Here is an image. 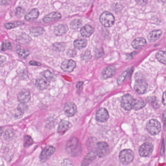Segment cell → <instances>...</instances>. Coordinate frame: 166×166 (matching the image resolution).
Here are the masks:
<instances>
[{
	"instance_id": "36",
	"label": "cell",
	"mask_w": 166,
	"mask_h": 166,
	"mask_svg": "<svg viewBox=\"0 0 166 166\" xmlns=\"http://www.w3.org/2000/svg\"><path fill=\"white\" fill-rule=\"evenodd\" d=\"M53 46H54V48L55 49V50L61 51L65 50L66 45L64 43H56L54 44Z\"/></svg>"
},
{
	"instance_id": "41",
	"label": "cell",
	"mask_w": 166,
	"mask_h": 166,
	"mask_svg": "<svg viewBox=\"0 0 166 166\" xmlns=\"http://www.w3.org/2000/svg\"><path fill=\"white\" fill-rule=\"evenodd\" d=\"M17 109L23 113L24 111H26L27 109V106L25 105V104H24V103H21L19 105Z\"/></svg>"
},
{
	"instance_id": "48",
	"label": "cell",
	"mask_w": 166,
	"mask_h": 166,
	"mask_svg": "<svg viewBox=\"0 0 166 166\" xmlns=\"http://www.w3.org/2000/svg\"><path fill=\"white\" fill-rule=\"evenodd\" d=\"M30 65H33V66H40L41 64L38 62L34 61H31L29 62Z\"/></svg>"
},
{
	"instance_id": "25",
	"label": "cell",
	"mask_w": 166,
	"mask_h": 166,
	"mask_svg": "<svg viewBox=\"0 0 166 166\" xmlns=\"http://www.w3.org/2000/svg\"><path fill=\"white\" fill-rule=\"evenodd\" d=\"M87 40L85 39H80L74 41V46L77 49H82L87 46Z\"/></svg>"
},
{
	"instance_id": "6",
	"label": "cell",
	"mask_w": 166,
	"mask_h": 166,
	"mask_svg": "<svg viewBox=\"0 0 166 166\" xmlns=\"http://www.w3.org/2000/svg\"><path fill=\"white\" fill-rule=\"evenodd\" d=\"M134 99L130 95H125L121 99V107L125 110L130 111L133 109Z\"/></svg>"
},
{
	"instance_id": "23",
	"label": "cell",
	"mask_w": 166,
	"mask_h": 166,
	"mask_svg": "<svg viewBox=\"0 0 166 166\" xmlns=\"http://www.w3.org/2000/svg\"><path fill=\"white\" fill-rule=\"evenodd\" d=\"M49 83L47 80L44 79L43 78H39L36 80V87L40 90H44L46 89L49 86Z\"/></svg>"
},
{
	"instance_id": "51",
	"label": "cell",
	"mask_w": 166,
	"mask_h": 166,
	"mask_svg": "<svg viewBox=\"0 0 166 166\" xmlns=\"http://www.w3.org/2000/svg\"><path fill=\"white\" fill-rule=\"evenodd\" d=\"M3 133V129L2 128L0 127V136H1L2 135V134Z\"/></svg>"
},
{
	"instance_id": "5",
	"label": "cell",
	"mask_w": 166,
	"mask_h": 166,
	"mask_svg": "<svg viewBox=\"0 0 166 166\" xmlns=\"http://www.w3.org/2000/svg\"><path fill=\"white\" fill-rule=\"evenodd\" d=\"M154 146L152 143L146 142L142 144L139 149V154L142 157H148L152 154Z\"/></svg>"
},
{
	"instance_id": "8",
	"label": "cell",
	"mask_w": 166,
	"mask_h": 166,
	"mask_svg": "<svg viewBox=\"0 0 166 166\" xmlns=\"http://www.w3.org/2000/svg\"><path fill=\"white\" fill-rule=\"evenodd\" d=\"M109 149L107 143L100 142L97 144V154L99 157L102 158L107 156L109 153Z\"/></svg>"
},
{
	"instance_id": "30",
	"label": "cell",
	"mask_w": 166,
	"mask_h": 166,
	"mask_svg": "<svg viewBox=\"0 0 166 166\" xmlns=\"http://www.w3.org/2000/svg\"><path fill=\"white\" fill-rule=\"evenodd\" d=\"M43 29L41 27L33 28L30 30V34L33 36H37L43 34Z\"/></svg>"
},
{
	"instance_id": "38",
	"label": "cell",
	"mask_w": 166,
	"mask_h": 166,
	"mask_svg": "<svg viewBox=\"0 0 166 166\" xmlns=\"http://www.w3.org/2000/svg\"><path fill=\"white\" fill-rule=\"evenodd\" d=\"M13 136L14 133L12 130H9V129L6 130L5 134H4V138H5V140H10Z\"/></svg>"
},
{
	"instance_id": "20",
	"label": "cell",
	"mask_w": 166,
	"mask_h": 166,
	"mask_svg": "<svg viewBox=\"0 0 166 166\" xmlns=\"http://www.w3.org/2000/svg\"><path fill=\"white\" fill-rule=\"evenodd\" d=\"M162 31L160 30H155L150 32L148 35V39L150 42H155L160 38L161 36Z\"/></svg>"
},
{
	"instance_id": "42",
	"label": "cell",
	"mask_w": 166,
	"mask_h": 166,
	"mask_svg": "<svg viewBox=\"0 0 166 166\" xmlns=\"http://www.w3.org/2000/svg\"><path fill=\"white\" fill-rule=\"evenodd\" d=\"M62 166H74V165L69 159H65L62 163Z\"/></svg>"
},
{
	"instance_id": "39",
	"label": "cell",
	"mask_w": 166,
	"mask_h": 166,
	"mask_svg": "<svg viewBox=\"0 0 166 166\" xmlns=\"http://www.w3.org/2000/svg\"><path fill=\"white\" fill-rule=\"evenodd\" d=\"M127 73V71H126V72L122 73L121 75L118 77V79H117V82H118V84H121L124 81L126 77Z\"/></svg>"
},
{
	"instance_id": "24",
	"label": "cell",
	"mask_w": 166,
	"mask_h": 166,
	"mask_svg": "<svg viewBox=\"0 0 166 166\" xmlns=\"http://www.w3.org/2000/svg\"><path fill=\"white\" fill-rule=\"evenodd\" d=\"M17 41L18 43L21 44H28L30 43L31 39L30 36L26 34H22L17 38Z\"/></svg>"
},
{
	"instance_id": "15",
	"label": "cell",
	"mask_w": 166,
	"mask_h": 166,
	"mask_svg": "<svg viewBox=\"0 0 166 166\" xmlns=\"http://www.w3.org/2000/svg\"><path fill=\"white\" fill-rule=\"evenodd\" d=\"M97 153L94 151H90L88 154H87L84 159L82 162V166H88L90 163H92L95 159H96Z\"/></svg>"
},
{
	"instance_id": "46",
	"label": "cell",
	"mask_w": 166,
	"mask_h": 166,
	"mask_svg": "<svg viewBox=\"0 0 166 166\" xmlns=\"http://www.w3.org/2000/svg\"><path fill=\"white\" fill-rule=\"evenodd\" d=\"M96 56L97 58H100L103 55V50H98L96 51Z\"/></svg>"
},
{
	"instance_id": "28",
	"label": "cell",
	"mask_w": 166,
	"mask_h": 166,
	"mask_svg": "<svg viewBox=\"0 0 166 166\" xmlns=\"http://www.w3.org/2000/svg\"><path fill=\"white\" fill-rule=\"evenodd\" d=\"M145 105H146V103L143 101L141 100L134 99L133 109L135 110H140V109L144 107Z\"/></svg>"
},
{
	"instance_id": "18",
	"label": "cell",
	"mask_w": 166,
	"mask_h": 166,
	"mask_svg": "<svg viewBox=\"0 0 166 166\" xmlns=\"http://www.w3.org/2000/svg\"><path fill=\"white\" fill-rule=\"evenodd\" d=\"M94 31V29L92 27L89 25H86L81 29L80 33L83 37L88 38L92 34Z\"/></svg>"
},
{
	"instance_id": "4",
	"label": "cell",
	"mask_w": 166,
	"mask_h": 166,
	"mask_svg": "<svg viewBox=\"0 0 166 166\" xmlns=\"http://www.w3.org/2000/svg\"><path fill=\"white\" fill-rule=\"evenodd\" d=\"M100 21L104 26L110 27L114 24L115 17L110 12L106 11L103 12L100 16Z\"/></svg>"
},
{
	"instance_id": "26",
	"label": "cell",
	"mask_w": 166,
	"mask_h": 166,
	"mask_svg": "<svg viewBox=\"0 0 166 166\" xmlns=\"http://www.w3.org/2000/svg\"><path fill=\"white\" fill-rule=\"evenodd\" d=\"M156 58L160 62L166 65V51H160L157 52Z\"/></svg>"
},
{
	"instance_id": "13",
	"label": "cell",
	"mask_w": 166,
	"mask_h": 166,
	"mask_svg": "<svg viewBox=\"0 0 166 166\" xmlns=\"http://www.w3.org/2000/svg\"><path fill=\"white\" fill-rule=\"evenodd\" d=\"M116 73V68L113 66H107L105 68L102 73V76L103 79L112 77Z\"/></svg>"
},
{
	"instance_id": "47",
	"label": "cell",
	"mask_w": 166,
	"mask_h": 166,
	"mask_svg": "<svg viewBox=\"0 0 166 166\" xmlns=\"http://www.w3.org/2000/svg\"><path fill=\"white\" fill-rule=\"evenodd\" d=\"M84 84V83L83 82H79L77 83V85H76V88L78 89V90H80L81 88H82L83 85Z\"/></svg>"
},
{
	"instance_id": "22",
	"label": "cell",
	"mask_w": 166,
	"mask_h": 166,
	"mask_svg": "<svg viewBox=\"0 0 166 166\" xmlns=\"http://www.w3.org/2000/svg\"><path fill=\"white\" fill-rule=\"evenodd\" d=\"M70 126V123L66 120H62L60 122L58 127V133L60 134H63L67 131Z\"/></svg>"
},
{
	"instance_id": "17",
	"label": "cell",
	"mask_w": 166,
	"mask_h": 166,
	"mask_svg": "<svg viewBox=\"0 0 166 166\" xmlns=\"http://www.w3.org/2000/svg\"><path fill=\"white\" fill-rule=\"evenodd\" d=\"M40 15L39 10L36 8L32 9L26 14L24 19L27 21H32L33 20L37 19Z\"/></svg>"
},
{
	"instance_id": "27",
	"label": "cell",
	"mask_w": 166,
	"mask_h": 166,
	"mask_svg": "<svg viewBox=\"0 0 166 166\" xmlns=\"http://www.w3.org/2000/svg\"><path fill=\"white\" fill-rule=\"evenodd\" d=\"M43 74H44L45 79L48 82H52L55 81L56 80V75L49 70H47L44 71Z\"/></svg>"
},
{
	"instance_id": "40",
	"label": "cell",
	"mask_w": 166,
	"mask_h": 166,
	"mask_svg": "<svg viewBox=\"0 0 166 166\" xmlns=\"http://www.w3.org/2000/svg\"><path fill=\"white\" fill-rule=\"evenodd\" d=\"M11 49H12V46L9 41H6L2 43V51H5L7 50Z\"/></svg>"
},
{
	"instance_id": "12",
	"label": "cell",
	"mask_w": 166,
	"mask_h": 166,
	"mask_svg": "<svg viewBox=\"0 0 166 166\" xmlns=\"http://www.w3.org/2000/svg\"><path fill=\"white\" fill-rule=\"evenodd\" d=\"M64 111L68 117H72L76 114L77 112V107L76 105L73 102H67L64 107Z\"/></svg>"
},
{
	"instance_id": "1",
	"label": "cell",
	"mask_w": 166,
	"mask_h": 166,
	"mask_svg": "<svg viewBox=\"0 0 166 166\" xmlns=\"http://www.w3.org/2000/svg\"><path fill=\"white\" fill-rule=\"evenodd\" d=\"M66 151L70 156H77L80 154L82 148L78 139L75 137L70 139L68 141L66 146Z\"/></svg>"
},
{
	"instance_id": "35",
	"label": "cell",
	"mask_w": 166,
	"mask_h": 166,
	"mask_svg": "<svg viewBox=\"0 0 166 166\" xmlns=\"http://www.w3.org/2000/svg\"><path fill=\"white\" fill-rule=\"evenodd\" d=\"M25 9L21 7H18L16 8L15 11V15L17 17L20 18L24 15Z\"/></svg>"
},
{
	"instance_id": "32",
	"label": "cell",
	"mask_w": 166,
	"mask_h": 166,
	"mask_svg": "<svg viewBox=\"0 0 166 166\" xmlns=\"http://www.w3.org/2000/svg\"><path fill=\"white\" fill-rule=\"evenodd\" d=\"M81 20L75 19L72 21L70 23V27L73 29H76L81 26L82 25Z\"/></svg>"
},
{
	"instance_id": "50",
	"label": "cell",
	"mask_w": 166,
	"mask_h": 166,
	"mask_svg": "<svg viewBox=\"0 0 166 166\" xmlns=\"http://www.w3.org/2000/svg\"><path fill=\"white\" fill-rule=\"evenodd\" d=\"M163 120L164 121L166 122V110H165L163 113Z\"/></svg>"
},
{
	"instance_id": "19",
	"label": "cell",
	"mask_w": 166,
	"mask_h": 166,
	"mask_svg": "<svg viewBox=\"0 0 166 166\" xmlns=\"http://www.w3.org/2000/svg\"><path fill=\"white\" fill-rule=\"evenodd\" d=\"M68 30V26L66 24H60L55 27L54 33L57 36H61L65 34Z\"/></svg>"
},
{
	"instance_id": "44",
	"label": "cell",
	"mask_w": 166,
	"mask_h": 166,
	"mask_svg": "<svg viewBox=\"0 0 166 166\" xmlns=\"http://www.w3.org/2000/svg\"><path fill=\"white\" fill-rule=\"evenodd\" d=\"M12 0H0V5L6 6L9 5Z\"/></svg>"
},
{
	"instance_id": "52",
	"label": "cell",
	"mask_w": 166,
	"mask_h": 166,
	"mask_svg": "<svg viewBox=\"0 0 166 166\" xmlns=\"http://www.w3.org/2000/svg\"><path fill=\"white\" fill-rule=\"evenodd\" d=\"M160 2H166V0H158Z\"/></svg>"
},
{
	"instance_id": "7",
	"label": "cell",
	"mask_w": 166,
	"mask_h": 166,
	"mask_svg": "<svg viewBox=\"0 0 166 166\" xmlns=\"http://www.w3.org/2000/svg\"><path fill=\"white\" fill-rule=\"evenodd\" d=\"M55 148L52 146H48L43 149L40 155V159L42 163H44L50 159L55 152Z\"/></svg>"
},
{
	"instance_id": "21",
	"label": "cell",
	"mask_w": 166,
	"mask_h": 166,
	"mask_svg": "<svg viewBox=\"0 0 166 166\" xmlns=\"http://www.w3.org/2000/svg\"><path fill=\"white\" fill-rule=\"evenodd\" d=\"M146 40L143 38H138L135 39L132 42V46L134 48L139 49L146 45Z\"/></svg>"
},
{
	"instance_id": "11",
	"label": "cell",
	"mask_w": 166,
	"mask_h": 166,
	"mask_svg": "<svg viewBox=\"0 0 166 166\" xmlns=\"http://www.w3.org/2000/svg\"><path fill=\"white\" fill-rule=\"evenodd\" d=\"M109 118V114L105 108H100L96 114V120L100 122H106Z\"/></svg>"
},
{
	"instance_id": "2",
	"label": "cell",
	"mask_w": 166,
	"mask_h": 166,
	"mask_svg": "<svg viewBox=\"0 0 166 166\" xmlns=\"http://www.w3.org/2000/svg\"><path fill=\"white\" fill-rule=\"evenodd\" d=\"M134 153L130 149H124L120 152L119 154V159L120 161L123 165H127L132 163L133 161Z\"/></svg>"
},
{
	"instance_id": "33",
	"label": "cell",
	"mask_w": 166,
	"mask_h": 166,
	"mask_svg": "<svg viewBox=\"0 0 166 166\" xmlns=\"http://www.w3.org/2000/svg\"><path fill=\"white\" fill-rule=\"evenodd\" d=\"M148 102L151 103V105L155 108H158L159 107V103L157 101V99L154 96L149 97L147 98Z\"/></svg>"
},
{
	"instance_id": "45",
	"label": "cell",
	"mask_w": 166,
	"mask_h": 166,
	"mask_svg": "<svg viewBox=\"0 0 166 166\" xmlns=\"http://www.w3.org/2000/svg\"><path fill=\"white\" fill-rule=\"evenodd\" d=\"M76 51L74 50H69L67 53V55L69 57H74L76 55Z\"/></svg>"
},
{
	"instance_id": "49",
	"label": "cell",
	"mask_w": 166,
	"mask_h": 166,
	"mask_svg": "<svg viewBox=\"0 0 166 166\" xmlns=\"http://www.w3.org/2000/svg\"><path fill=\"white\" fill-rule=\"evenodd\" d=\"M162 102L164 105L166 106V91L164 92L162 96Z\"/></svg>"
},
{
	"instance_id": "16",
	"label": "cell",
	"mask_w": 166,
	"mask_h": 166,
	"mask_svg": "<svg viewBox=\"0 0 166 166\" xmlns=\"http://www.w3.org/2000/svg\"><path fill=\"white\" fill-rule=\"evenodd\" d=\"M18 98L21 103H27L31 99L30 91L27 90H22L18 95Z\"/></svg>"
},
{
	"instance_id": "14",
	"label": "cell",
	"mask_w": 166,
	"mask_h": 166,
	"mask_svg": "<svg viewBox=\"0 0 166 166\" xmlns=\"http://www.w3.org/2000/svg\"><path fill=\"white\" fill-rule=\"evenodd\" d=\"M61 18V15L58 12H53L47 15L43 19V22L49 23L52 21H55Z\"/></svg>"
},
{
	"instance_id": "43",
	"label": "cell",
	"mask_w": 166,
	"mask_h": 166,
	"mask_svg": "<svg viewBox=\"0 0 166 166\" xmlns=\"http://www.w3.org/2000/svg\"><path fill=\"white\" fill-rule=\"evenodd\" d=\"M136 3L140 6H144L146 5L148 0H135Z\"/></svg>"
},
{
	"instance_id": "31",
	"label": "cell",
	"mask_w": 166,
	"mask_h": 166,
	"mask_svg": "<svg viewBox=\"0 0 166 166\" xmlns=\"http://www.w3.org/2000/svg\"><path fill=\"white\" fill-rule=\"evenodd\" d=\"M17 52L18 53L19 56L22 59H26L29 55V52L28 50L26 49H21L19 47L17 50Z\"/></svg>"
},
{
	"instance_id": "3",
	"label": "cell",
	"mask_w": 166,
	"mask_h": 166,
	"mask_svg": "<svg viewBox=\"0 0 166 166\" xmlns=\"http://www.w3.org/2000/svg\"><path fill=\"white\" fill-rule=\"evenodd\" d=\"M146 128L151 135H155L159 133L161 130L160 123L157 120L152 119L148 121Z\"/></svg>"
},
{
	"instance_id": "9",
	"label": "cell",
	"mask_w": 166,
	"mask_h": 166,
	"mask_svg": "<svg viewBox=\"0 0 166 166\" xmlns=\"http://www.w3.org/2000/svg\"><path fill=\"white\" fill-rule=\"evenodd\" d=\"M134 88L136 92L140 94H143L146 92L148 89V85L145 81L139 79L135 82Z\"/></svg>"
},
{
	"instance_id": "29",
	"label": "cell",
	"mask_w": 166,
	"mask_h": 166,
	"mask_svg": "<svg viewBox=\"0 0 166 166\" xmlns=\"http://www.w3.org/2000/svg\"><path fill=\"white\" fill-rule=\"evenodd\" d=\"M24 24V22L21 21H17L13 22H9V23H5L4 26L7 29H11L17 27L22 26Z\"/></svg>"
},
{
	"instance_id": "37",
	"label": "cell",
	"mask_w": 166,
	"mask_h": 166,
	"mask_svg": "<svg viewBox=\"0 0 166 166\" xmlns=\"http://www.w3.org/2000/svg\"><path fill=\"white\" fill-rule=\"evenodd\" d=\"M91 53L89 51H86L81 55V59L83 60H88L91 59Z\"/></svg>"
},
{
	"instance_id": "10",
	"label": "cell",
	"mask_w": 166,
	"mask_h": 166,
	"mask_svg": "<svg viewBox=\"0 0 166 166\" xmlns=\"http://www.w3.org/2000/svg\"><path fill=\"white\" fill-rule=\"evenodd\" d=\"M76 62L73 60H66L62 63L61 68L66 73H71L76 67Z\"/></svg>"
},
{
	"instance_id": "34",
	"label": "cell",
	"mask_w": 166,
	"mask_h": 166,
	"mask_svg": "<svg viewBox=\"0 0 166 166\" xmlns=\"http://www.w3.org/2000/svg\"><path fill=\"white\" fill-rule=\"evenodd\" d=\"M24 146L26 147H28L30 146L33 144V139H32L31 136H29V135H26L24 136Z\"/></svg>"
}]
</instances>
